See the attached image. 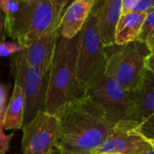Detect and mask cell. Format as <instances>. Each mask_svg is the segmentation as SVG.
I'll list each match as a JSON object with an SVG mask.
<instances>
[{
  "instance_id": "obj_20",
  "label": "cell",
  "mask_w": 154,
  "mask_h": 154,
  "mask_svg": "<svg viewBox=\"0 0 154 154\" xmlns=\"http://www.w3.org/2000/svg\"><path fill=\"white\" fill-rule=\"evenodd\" d=\"M154 9V0H138L134 12L140 14H149Z\"/></svg>"
},
{
  "instance_id": "obj_9",
  "label": "cell",
  "mask_w": 154,
  "mask_h": 154,
  "mask_svg": "<svg viewBox=\"0 0 154 154\" xmlns=\"http://www.w3.org/2000/svg\"><path fill=\"white\" fill-rule=\"evenodd\" d=\"M142 130L136 124L115 125L114 131L95 154L113 152L118 154H143L152 150L141 136Z\"/></svg>"
},
{
  "instance_id": "obj_22",
  "label": "cell",
  "mask_w": 154,
  "mask_h": 154,
  "mask_svg": "<svg viewBox=\"0 0 154 154\" xmlns=\"http://www.w3.org/2000/svg\"><path fill=\"white\" fill-rule=\"evenodd\" d=\"M5 17L4 14L0 8V43L5 42Z\"/></svg>"
},
{
  "instance_id": "obj_17",
  "label": "cell",
  "mask_w": 154,
  "mask_h": 154,
  "mask_svg": "<svg viewBox=\"0 0 154 154\" xmlns=\"http://www.w3.org/2000/svg\"><path fill=\"white\" fill-rule=\"evenodd\" d=\"M154 35V9L146 14L141 33L138 37L139 42L146 43V42Z\"/></svg>"
},
{
  "instance_id": "obj_28",
  "label": "cell",
  "mask_w": 154,
  "mask_h": 154,
  "mask_svg": "<svg viewBox=\"0 0 154 154\" xmlns=\"http://www.w3.org/2000/svg\"><path fill=\"white\" fill-rule=\"evenodd\" d=\"M97 154H118V153H113V152H102V153H97Z\"/></svg>"
},
{
  "instance_id": "obj_11",
  "label": "cell",
  "mask_w": 154,
  "mask_h": 154,
  "mask_svg": "<svg viewBox=\"0 0 154 154\" xmlns=\"http://www.w3.org/2000/svg\"><path fill=\"white\" fill-rule=\"evenodd\" d=\"M59 37L60 29L36 39L27 45L22 51L26 62L44 73L50 72Z\"/></svg>"
},
{
  "instance_id": "obj_12",
  "label": "cell",
  "mask_w": 154,
  "mask_h": 154,
  "mask_svg": "<svg viewBox=\"0 0 154 154\" xmlns=\"http://www.w3.org/2000/svg\"><path fill=\"white\" fill-rule=\"evenodd\" d=\"M135 119L143 131L154 122V76L147 70L141 85L130 92ZM154 125V123H153Z\"/></svg>"
},
{
  "instance_id": "obj_21",
  "label": "cell",
  "mask_w": 154,
  "mask_h": 154,
  "mask_svg": "<svg viewBox=\"0 0 154 154\" xmlns=\"http://www.w3.org/2000/svg\"><path fill=\"white\" fill-rule=\"evenodd\" d=\"M137 2L138 0H122V16L133 13Z\"/></svg>"
},
{
  "instance_id": "obj_5",
  "label": "cell",
  "mask_w": 154,
  "mask_h": 154,
  "mask_svg": "<svg viewBox=\"0 0 154 154\" xmlns=\"http://www.w3.org/2000/svg\"><path fill=\"white\" fill-rule=\"evenodd\" d=\"M10 67L14 84L19 85L24 94V125L39 112L45 111L51 71L44 73L31 67L22 51L11 57Z\"/></svg>"
},
{
  "instance_id": "obj_13",
  "label": "cell",
  "mask_w": 154,
  "mask_h": 154,
  "mask_svg": "<svg viewBox=\"0 0 154 154\" xmlns=\"http://www.w3.org/2000/svg\"><path fill=\"white\" fill-rule=\"evenodd\" d=\"M96 0H75L65 10L60 25V35L71 40L78 36L90 16Z\"/></svg>"
},
{
  "instance_id": "obj_23",
  "label": "cell",
  "mask_w": 154,
  "mask_h": 154,
  "mask_svg": "<svg viewBox=\"0 0 154 154\" xmlns=\"http://www.w3.org/2000/svg\"><path fill=\"white\" fill-rule=\"evenodd\" d=\"M145 67L154 76V53H150L145 60Z\"/></svg>"
},
{
  "instance_id": "obj_1",
  "label": "cell",
  "mask_w": 154,
  "mask_h": 154,
  "mask_svg": "<svg viewBox=\"0 0 154 154\" xmlns=\"http://www.w3.org/2000/svg\"><path fill=\"white\" fill-rule=\"evenodd\" d=\"M55 116L59 120L55 147L64 154H95L115 128L101 106L88 96L71 100Z\"/></svg>"
},
{
  "instance_id": "obj_8",
  "label": "cell",
  "mask_w": 154,
  "mask_h": 154,
  "mask_svg": "<svg viewBox=\"0 0 154 154\" xmlns=\"http://www.w3.org/2000/svg\"><path fill=\"white\" fill-rule=\"evenodd\" d=\"M22 130L23 154H49L58 140L59 120L55 115L41 111Z\"/></svg>"
},
{
  "instance_id": "obj_2",
  "label": "cell",
  "mask_w": 154,
  "mask_h": 154,
  "mask_svg": "<svg viewBox=\"0 0 154 154\" xmlns=\"http://www.w3.org/2000/svg\"><path fill=\"white\" fill-rule=\"evenodd\" d=\"M69 0H22L18 11L5 24V34L25 48L36 39L60 29Z\"/></svg>"
},
{
  "instance_id": "obj_10",
  "label": "cell",
  "mask_w": 154,
  "mask_h": 154,
  "mask_svg": "<svg viewBox=\"0 0 154 154\" xmlns=\"http://www.w3.org/2000/svg\"><path fill=\"white\" fill-rule=\"evenodd\" d=\"M122 0L96 1L92 14L96 16L101 41L105 48L116 45V32L122 16Z\"/></svg>"
},
{
  "instance_id": "obj_19",
  "label": "cell",
  "mask_w": 154,
  "mask_h": 154,
  "mask_svg": "<svg viewBox=\"0 0 154 154\" xmlns=\"http://www.w3.org/2000/svg\"><path fill=\"white\" fill-rule=\"evenodd\" d=\"M23 47L15 42H4L0 43V57H12L13 55L23 51Z\"/></svg>"
},
{
  "instance_id": "obj_7",
  "label": "cell",
  "mask_w": 154,
  "mask_h": 154,
  "mask_svg": "<svg viewBox=\"0 0 154 154\" xmlns=\"http://www.w3.org/2000/svg\"><path fill=\"white\" fill-rule=\"evenodd\" d=\"M86 96L101 106L106 116L114 125H138L130 92L114 79L103 75L91 86Z\"/></svg>"
},
{
  "instance_id": "obj_16",
  "label": "cell",
  "mask_w": 154,
  "mask_h": 154,
  "mask_svg": "<svg viewBox=\"0 0 154 154\" xmlns=\"http://www.w3.org/2000/svg\"><path fill=\"white\" fill-rule=\"evenodd\" d=\"M6 97L7 90L5 87L0 83V154H6L12 136L14 134L6 135L4 133V120L6 112Z\"/></svg>"
},
{
  "instance_id": "obj_4",
  "label": "cell",
  "mask_w": 154,
  "mask_h": 154,
  "mask_svg": "<svg viewBox=\"0 0 154 154\" xmlns=\"http://www.w3.org/2000/svg\"><path fill=\"white\" fill-rule=\"evenodd\" d=\"M107 60L97 18L91 13L79 33L78 47L77 81L83 96H86L91 86L105 75Z\"/></svg>"
},
{
  "instance_id": "obj_27",
  "label": "cell",
  "mask_w": 154,
  "mask_h": 154,
  "mask_svg": "<svg viewBox=\"0 0 154 154\" xmlns=\"http://www.w3.org/2000/svg\"><path fill=\"white\" fill-rule=\"evenodd\" d=\"M143 154H154V152L152 150H151V151H149V152H145V153Z\"/></svg>"
},
{
  "instance_id": "obj_25",
  "label": "cell",
  "mask_w": 154,
  "mask_h": 154,
  "mask_svg": "<svg viewBox=\"0 0 154 154\" xmlns=\"http://www.w3.org/2000/svg\"><path fill=\"white\" fill-rule=\"evenodd\" d=\"M146 45L150 53H154V35L146 42Z\"/></svg>"
},
{
  "instance_id": "obj_6",
  "label": "cell",
  "mask_w": 154,
  "mask_h": 154,
  "mask_svg": "<svg viewBox=\"0 0 154 154\" xmlns=\"http://www.w3.org/2000/svg\"><path fill=\"white\" fill-rule=\"evenodd\" d=\"M149 54L146 43L139 41L129 42L108 56L105 76L114 79L127 91H134L147 72L145 60Z\"/></svg>"
},
{
  "instance_id": "obj_26",
  "label": "cell",
  "mask_w": 154,
  "mask_h": 154,
  "mask_svg": "<svg viewBox=\"0 0 154 154\" xmlns=\"http://www.w3.org/2000/svg\"><path fill=\"white\" fill-rule=\"evenodd\" d=\"M49 154H64V153H63L60 149H58V148H56V147H55V148H54V149H53V150H52V151H51V152Z\"/></svg>"
},
{
  "instance_id": "obj_24",
  "label": "cell",
  "mask_w": 154,
  "mask_h": 154,
  "mask_svg": "<svg viewBox=\"0 0 154 154\" xmlns=\"http://www.w3.org/2000/svg\"><path fill=\"white\" fill-rule=\"evenodd\" d=\"M141 136H142V138L143 139V141L146 142V143L150 145V147L152 148V150L154 152V137H150V136L145 135V134H143V131L141 132Z\"/></svg>"
},
{
  "instance_id": "obj_3",
  "label": "cell",
  "mask_w": 154,
  "mask_h": 154,
  "mask_svg": "<svg viewBox=\"0 0 154 154\" xmlns=\"http://www.w3.org/2000/svg\"><path fill=\"white\" fill-rule=\"evenodd\" d=\"M79 34L71 40L60 35L47 93L45 112L56 115L71 100L82 97L77 81V60Z\"/></svg>"
},
{
  "instance_id": "obj_14",
  "label": "cell",
  "mask_w": 154,
  "mask_h": 154,
  "mask_svg": "<svg viewBox=\"0 0 154 154\" xmlns=\"http://www.w3.org/2000/svg\"><path fill=\"white\" fill-rule=\"evenodd\" d=\"M145 17V14L135 12L121 16L116 32V45L124 46L137 41Z\"/></svg>"
},
{
  "instance_id": "obj_18",
  "label": "cell",
  "mask_w": 154,
  "mask_h": 154,
  "mask_svg": "<svg viewBox=\"0 0 154 154\" xmlns=\"http://www.w3.org/2000/svg\"><path fill=\"white\" fill-rule=\"evenodd\" d=\"M20 5V1H11V0H0V8L4 14L5 24L8 23L14 14L18 11Z\"/></svg>"
},
{
  "instance_id": "obj_15",
  "label": "cell",
  "mask_w": 154,
  "mask_h": 154,
  "mask_svg": "<svg viewBox=\"0 0 154 154\" xmlns=\"http://www.w3.org/2000/svg\"><path fill=\"white\" fill-rule=\"evenodd\" d=\"M24 114V94L22 88L14 84L4 120V129H22Z\"/></svg>"
}]
</instances>
